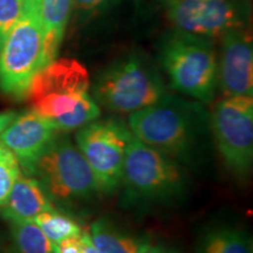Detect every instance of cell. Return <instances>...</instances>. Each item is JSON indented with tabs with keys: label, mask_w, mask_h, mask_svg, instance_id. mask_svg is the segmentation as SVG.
I'll return each instance as SVG.
<instances>
[{
	"label": "cell",
	"mask_w": 253,
	"mask_h": 253,
	"mask_svg": "<svg viewBox=\"0 0 253 253\" xmlns=\"http://www.w3.org/2000/svg\"><path fill=\"white\" fill-rule=\"evenodd\" d=\"M128 126L136 138L183 167L201 163L212 137L210 113L204 104L169 93L130 114Z\"/></svg>",
	"instance_id": "cell-1"
},
{
	"label": "cell",
	"mask_w": 253,
	"mask_h": 253,
	"mask_svg": "<svg viewBox=\"0 0 253 253\" xmlns=\"http://www.w3.org/2000/svg\"><path fill=\"white\" fill-rule=\"evenodd\" d=\"M184 168L132 135L123 166V199L134 207L173 203L186 191L188 175Z\"/></svg>",
	"instance_id": "cell-2"
},
{
	"label": "cell",
	"mask_w": 253,
	"mask_h": 253,
	"mask_svg": "<svg viewBox=\"0 0 253 253\" xmlns=\"http://www.w3.org/2000/svg\"><path fill=\"white\" fill-rule=\"evenodd\" d=\"M168 93L167 84L154 62L131 53L107 66L96 75L91 96L99 106L116 114L147 108Z\"/></svg>",
	"instance_id": "cell-3"
},
{
	"label": "cell",
	"mask_w": 253,
	"mask_h": 253,
	"mask_svg": "<svg viewBox=\"0 0 253 253\" xmlns=\"http://www.w3.org/2000/svg\"><path fill=\"white\" fill-rule=\"evenodd\" d=\"M160 60L170 87L203 104L217 91V54L211 39L175 31L163 40Z\"/></svg>",
	"instance_id": "cell-4"
},
{
	"label": "cell",
	"mask_w": 253,
	"mask_h": 253,
	"mask_svg": "<svg viewBox=\"0 0 253 253\" xmlns=\"http://www.w3.org/2000/svg\"><path fill=\"white\" fill-rule=\"evenodd\" d=\"M50 62L39 0H30L23 18L0 49V88L15 100L26 99L34 77Z\"/></svg>",
	"instance_id": "cell-5"
},
{
	"label": "cell",
	"mask_w": 253,
	"mask_h": 253,
	"mask_svg": "<svg viewBox=\"0 0 253 253\" xmlns=\"http://www.w3.org/2000/svg\"><path fill=\"white\" fill-rule=\"evenodd\" d=\"M26 175L40 183L54 205L88 201L100 192L84 157L62 132Z\"/></svg>",
	"instance_id": "cell-6"
},
{
	"label": "cell",
	"mask_w": 253,
	"mask_h": 253,
	"mask_svg": "<svg viewBox=\"0 0 253 253\" xmlns=\"http://www.w3.org/2000/svg\"><path fill=\"white\" fill-rule=\"evenodd\" d=\"M131 136L128 125L119 119L95 120L77 130L75 145L89 166L100 192L113 194L121 186Z\"/></svg>",
	"instance_id": "cell-7"
},
{
	"label": "cell",
	"mask_w": 253,
	"mask_h": 253,
	"mask_svg": "<svg viewBox=\"0 0 253 253\" xmlns=\"http://www.w3.org/2000/svg\"><path fill=\"white\" fill-rule=\"evenodd\" d=\"M211 134L231 172L246 177L253 164V97L227 96L210 113Z\"/></svg>",
	"instance_id": "cell-8"
},
{
	"label": "cell",
	"mask_w": 253,
	"mask_h": 253,
	"mask_svg": "<svg viewBox=\"0 0 253 253\" xmlns=\"http://www.w3.org/2000/svg\"><path fill=\"white\" fill-rule=\"evenodd\" d=\"M87 68L75 59H55L32 81L27 97L32 109L48 119L72 112L89 94Z\"/></svg>",
	"instance_id": "cell-9"
},
{
	"label": "cell",
	"mask_w": 253,
	"mask_h": 253,
	"mask_svg": "<svg viewBox=\"0 0 253 253\" xmlns=\"http://www.w3.org/2000/svg\"><path fill=\"white\" fill-rule=\"evenodd\" d=\"M167 17L176 31L208 39L246 26L244 0H168Z\"/></svg>",
	"instance_id": "cell-10"
},
{
	"label": "cell",
	"mask_w": 253,
	"mask_h": 253,
	"mask_svg": "<svg viewBox=\"0 0 253 253\" xmlns=\"http://www.w3.org/2000/svg\"><path fill=\"white\" fill-rule=\"evenodd\" d=\"M217 88L224 97L253 95V43L246 26L233 28L221 36Z\"/></svg>",
	"instance_id": "cell-11"
},
{
	"label": "cell",
	"mask_w": 253,
	"mask_h": 253,
	"mask_svg": "<svg viewBox=\"0 0 253 253\" xmlns=\"http://www.w3.org/2000/svg\"><path fill=\"white\" fill-rule=\"evenodd\" d=\"M60 134L52 120L31 109L17 115L0 135V142L14 154L27 173Z\"/></svg>",
	"instance_id": "cell-12"
},
{
	"label": "cell",
	"mask_w": 253,
	"mask_h": 253,
	"mask_svg": "<svg viewBox=\"0 0 253 253\" xmlns=\"http://www.w3.org/2000/svg\"><path fill=\"white\" fill-rule=\"evenodd\" d=\"M56 207L34 177L20 173L12 186L0 213L6 220H33Z\"/></svg>",
	"instance_id": "cell-13"
},
{
	"label": "cell",
	"mask_w": 253,
	"mask_h": 253,
	"mask_svg": "<svg viewBox=\"0 0 253 253\" xmlns=\"http://www.w3.org/2000/svg\"><path fill=\"white\" fill-rule=\"evenodd\" d=\"M88 233L99 253H145L153 246L147 237L120 229L103 218L95 220Z\"/></svg>",
	"instance_id": "cell-14"
},
{
	"label": "cell",
	"mask_w": 253,
	"mask_h": 253,
	"mask_svg": "<svg viewBox=\"0 0 253 253\" xmlns=\"http://www.w3.org/2000/svg\"><path fill=\"white\" fill-rule=\"evenodd\" d=\"M71 9L72 0H39V13L45 31L46 48L52 61L58 56Z\"/></svg>",
	"instance_id": "cell-15"
},
{
	"label": "cell",
	"mask_w": 253,
	"mask_h": 253,
	"mask_svg": "<svg viewBox=\"0 0 253 253\" xmlns=\"http://www.w3.org/2000/svg\"><path fill=\"white\" fill-rule=\"evenodd\" d=\"M252 239L246 231L231 225L214 226L198 239L196 253H251Z\"/></svg>",
	"instance_id": "cell-16"
},
{
	"label": "cell",
	"mask_w": 253,
	"mask_h": 253,
	"mask_svg": "<svg viewBox=\"0 0 253 253\" xmlns=\"http://www.w3.org/2000/svg\"><path fill=\"white\" fill-rule=\"evenodd\" d=\"M14 253H58L50 240L34 220H8Z\"/></svg>",
	"instance_id": "cell-17"
},
{
	"label": "cell",
	"mask_w": 253,
	"mask_h": 253,
	"mask_svg": "<svg viewBox=\"0 0 253 253\" xmlns=\"http://www.w3.org/2000/svg\"><path fill=\"white\" fill-rule=\"evenodd\" d=\"M33 220L56 245L60 244L62 240L73 238V237H80L86 232L77 220L67 214L60 212L58 209L40 213Z\"/></svg>",
	"instance_id": "cell-18"
},
{
	"label": "cell",
	"mask_w": 253,
	"mask_h": 253,
	"mask_svg": "<svg viewBox=\"0 0 253 253\" xmlns=\"http://www.w3.org/2000/svg\"><path fill=\"white\" fill-rule=\"evenodd\" d=\"M100 106L93 99V96L88 94L73 108L72 112L50 120L60 132L66 134V132L78 130L81 126L95 121L100 118Z\"/></svg>",
	"instance_id": "cell-19"
},
{
	"label": "cell",
	"mask_w": 253,
	"mask_h": 253,
	"mask_svg": "<svg viewBox=\"0 0 253 253\" xmlns=\"http://www.w3.org/2000/svg\"><path fill=\"white\" fill-rule=\"evenodd\" d=\"M21 168L14 154L0 142V207L5 204Z\"/></svg>",
	"instance_id": "cell-20"
},
{
	"label": "cell",
	"mask_w": 253,
	"mask_h": 253,
	"mask_svg": "<svg viewBox=\"0 0 253 253\" xmlns=\"http://www.w3.org/2000/svg\"><path fill=\"white\" fill-rule=\"evenodd\" d=\"M30 0H0V49L15 25L19 23Z\"/></svg>",
	"instance_id": "cell-21"
},
{
	"label": "cell",
	"mask_w": 253,
	"mask_h": 253,
	"mask_svg": "<svg viewBox=\"0 0 253 253\" xmlns=\"http://www.w3.org/2000/svg\"><path fill=\"white\" fill-rule=\"evenodd\" d=\"M118 1L120 0H72V7L79 19H88L112 7Z\"/></svg>",
	"instance_id": "cell-22"
},
{
	"label": "cell",
	"mask_w": 253,
	"mask_h": 253,
	"mask_svg": "<svg viewBox=\"0 0 253 253\" xmlns=\"http://www.w3.org/2000/svg\"><path fill=\"white\" fill-rule=\"evenodd\" d=\"M88 240H89V233L87 231L80 237H73V238L62 240L58 244V253H82Z\"/></svg>",
	"instance_id": "cell-23"
},
{
	"label": "cell",
	"mask_w": 253,
	"mask_h": 253,
	"mask_svg": "<svg viewBox=\"0 0 253 253\" xmlns=\"http://www.w3.org/2000/svg\"><path fill=\"white\" fill-rule=\"evenodd\" d=\"M17 115L18 114L13 112V110H7V112L0 113V135L13 122V120L17 118Z\"/></svg>",
	"instance_id": "cell-24"
},
{
	"label": "cell",
	"mask_w": 253,
	"mask_h": 253,
	"mask_svg": "<svg viewBox=\"0 0 253 253\" xmlns=\"http://www.w3.org/2000/svg\"><path fill=\"white\" fill-rule=\"evenodd\" d=\"M145 253H179L176 250L166 248V246H151Z\"/></svg>",
	"instance_id": "cell-25"
},
{
	"label": "cell",
	"mask_w": 253,
	"mask_h": 253,
	"mask_svg": "<svg viewBox=\"0 0 253 253\" xmlns=\"http://www.w3.org/2000/svg\"><path fill=\"white\" fill-rule=\"evenodd\" d=\"M82 253H99V252L96 251V249L94 248V245L91 244V242H90V238H89V240H88V243H87L86 248H84V252H82Z\"/></svg>",
	"instance_id": "cell-26"
},
{
	"label": "cell",
	"mask_w": 253,
	"mask_h": 253,
	"mask_svg": "<svg viewBox=\"0 0 253 253\" xmlns=\"http://www.w3.org/2000/svg\"><path fill=\"white\" fill-rule=\"evenodd\" d=\"M251 253H253V252H251Z\"/></svg>",
	"instance_id": "cell-27"
}]
</instances>
